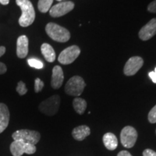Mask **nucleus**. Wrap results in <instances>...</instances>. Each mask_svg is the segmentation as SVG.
<instances>
[{
    "label": "nucleus",
    "mask_w": 156,
    "mask_h": 156,
    "mask_svg": "<svg viewBox=\"0 0 156 156\" xmlns=\"http://www.w3.org/2000/svg\"><path fill=\"white\" fill-rule=\"evenodd\" d=\"M17 6L20 7L22 15L19 18L21 27H28L32 25L36 18V12L30 0H16Z\"/></svg>",
    "instance_id": "obj_1"
},
{
    "label": "nucleus",
    "mask_w": 156,
    "mask_h": 156,
    "mask_svg": "<svg viewBox=\"0 0 156 156\" xmlns=\"http://www.w3.org/2000/svg\"><path fill=\"white\" fill-rule=\"evenodd\" d=\"M46 32L51 38L56 42L65 43L70 38V33L67 29L54 23L46 25Z\"/></svg>",
    "instance_id": "obj_2"
},
{
    "label": "nucleus",
    "mask_w": 156,
    "mask_h": 156,
    "mask_svg": "<svg viewBox=\"0 0 156 156\" xmlns=\"http://www.w3.org/2000/svg\"><path fill=\"white\" fill-rule=\"evenodd\" d=\"M85 86L86 84L83 78L80 76H74L67 81L64 87V90L69 95L79 96L83 93Z\"/></svg>",
    "instance_id": "obj_3"
},
{
    "label": "nucleus",
    "mask_w": 156,
    "mask_h": 156,
    "mask_svg": "<svg viewBox=\"0 0 156 156\" xmlns=\"http://www.w3.org/2000/svg\"><path fill=\"white\" fill-rule=\"evenodd\" d=\"M60 106V97L54 95L43 101L39 105V110L47 116H54L58 112Z\"/></svg>",
    "instance_id": "obj_4"
},
{
    "label": "nucleus",
    "mask_w": 156,
    "mask_h": 156,
    "mask_svg": "<svg viewBox=\"0 0 156 156\" xmlns=\"http://www.w3.org/2000/svg\"><path fill=\"white\" fill-rule=\"evenodd\" d=\"M12 136L14 140H22L26 143L34 145H36L41 139V134L38 132L30 129L17 130L12 134Z\"/></svg>",
    "instance_id": "obj_5"
},
{
    "label": "nucleus",
    "mask_w": 156,
    "mask_h": 156,
    "mask_svg": "<svg viewBox=\"0 0 156 156\" xmlns=\"http://www.w3.org/2000/svg\"><path fill=\"white\" fill-rule=\"evenodd\" d=\"M9 149L13 156H22L24 153L31 155L36 152V145L26 143L22 140H14L11 143Z\"/></svg>",
    "instance_id": "obj_6"
},
{
    "label": "nucleus",
    "mask_w": 156,
    "mask_h": 156,
    "mask_svg": "<svg viewBox=\"0 0 156 156\" xmlns=\"http://www.w3.org/2000/svg\"><path fill=\"white\" fill-rule=\"evenodd\" d=\"M137 136V132L135 129L131 126H126L123 128L121 132V142L124 147L131 148L136 143Z\"/></svg>",
    "instance_id": "obj_7"
},
{
    "label": "nucleus",
    "mask_w": 156,
    "mask_h": 156,
    "mask_svg": "<svg viewBox=\"0 0 156 156\" xmlns=\"http://www.w3.org/2000/svg\"><path fill=\"white\" fill-rule=\"evenodd\" d=\"M80 48L77 46H71L62 51L58 57V61L62 64H72L79 56Z\"/></svg>",
    "instance_id": "obj_8"
},
{
    "label": "nucleus",
    "mask_w": 156,
    "mask_h": 156,
    "mask_svg": "<svg viewBox=\"0 0 156 156\" xmlns=\"http://www.w3.org/2000/svg\"><path fill=\"white\" fill-rule=\"evenodd\" d=\"M74 7L75 4L73 2H62L51 7L49 14L53 17H62L71 12Z\"/></svg>",
    "instance_id": "obj_9"
},
{
    "label": "nucleus",
    "mask_w": 156,
    "mask_h": 156,
    "mask_svg": "<svg viewBox=\"0 0 156 156\" xmlns=\"http://www.w3.org/2000/svg\"><path fill=\"white\" fill-rule=\"evenodd\" d=\"M143 59L140 56H133L129 58L124 68V73L126 76H132L137 73L143 65Z\"/></svg>",
    "instance_id": "obj_10"
},
{
    "label": "nucleus",
    "mask_w": 156,
    "mask_h": 156,
    "mask_svg": "<svg viewBox=\"0 0 156 156\" xmlns=\"http://www.w3.org/2000/svg\"><path fill=\"white\" fill-rule=\"evenodd\" d=\"M156 34V18L152 19L140 29L139 37L142 41H147Z\"/></svg>",
    "instance_id": "obj_11"
},
{
    "label": "nucleus",
    "mask_w": 156,
    "mask_h": 156,
    "mask_svg": "<svg viewBox=\"0 0 156 156\" xmlns=\"http://www.w3.org/2000/svg\"><path fill=\"white\" fill-rule=\"evenodd\" d=\"M64 73L62 67L59 66H55L52 70L51 80V85L54 89H58L63 84Z\"/></svg>",
    "instance_id": "obj_12"
},
{
    "label": "nucleus",
    "mask_w": 156,
    "mask_h": 156,
    "mask_svg": "<svg viewBox=\"0 0 156 156\" xmlns=\"http://www.w3.org/2000/svg\"><path fill=\"white\" fill-rule=\"evenodd\" d=\"M17 56L20 58L26 57L28 54V38L25 35L20 36L17 40Z\"/></svg>",
    "instance_id": "obj_13"
},
{
    "label": "nucleus",
    "mask_w": 156,
    "mask_h": 156,
    "mask_svg": "<svg viewBox=\"0 0 156 156\" xmlns=\"http://www.w3.org/2000/svg\"><path fill=\"white\" fill-rule=\"evenodd\" d=\"M9 111L5 103H0V134L6 129L9 122Z\"/></svg>",
    "instance_id": "obj_14"
},
{
    "label": "nucleus",
    "mask_w": 156,
    "mask_h": 156,
    "mask_svg": "<svg viewBox=\"0 0 156 156\" xmlns=\"http://www.w3.org/2000/svg\"><path fill=\"white\" fill-rule=\"evenodd\" d=\"M90 134V129L86 125L77 126L73 130L72 134L73 138L77 141H83Z\"/></svg>",
    "instance_id": "obj_15"
},
{
    "label": "nucleus",
    "mask_w": 156,
    "mask_h": 156,
    "mask_svg": "<svg viewBox=\"0 0 156 156\" xmlns=\"http://www.w3.org/2000/svg\"><path fill=\"white\" fill-rule=\"evenodd\" d=\"M104 146L109 151H114L118 147V140L114 134L112 132L106 133L103 136Z\"/></svg>",
    "instance_id": "obj_16"
},
{
    "label": "nucleus",
    "mask_w": 156,
    "mask_h": 156,
    "mask_svg": "<svg viewBox=\"0 0 156 156\" xmlns=\"http://www.w3.org/2000/svg\"><path fill=\"white\" fill-rule=\"evenodd\" d=\"M41 53L45 59L48 62H54L56 59V53L53 47L48 44H43L41 47Z\"/></svg>",
    "instance_id": "obj_17"
},
{
    "label": "nucleus",
    "mask_w": 156,
    "mask_h": 156,
    "mask_svg": "<svg viewBox=\"0 0 156 156\" xmlns=\"http://www.w3.org/2000/svg\"><path fill=\"white\" fill-rule=\"evenodd\" d=\"M73 107L75 112L79 114H83L87 108V102L81 98H75L73 100Z\"/></svg>",
    "instance_id": "obj_18"
},
{
    "label": "nucleus",
    "mask_w": 156,
    "mask_h": 156,
    "mask_svg": "<svg viewBox=\"0 0 156 156\" xmlns=\"http://www.w3.org/2000/svg\"><path fill=\"white\" fill-rule=\"evenodd\" d=\"M54 0H38V8L43 13L47 12L50 10Z\"/></svg>",
    "instance_id": "obj_19"
},
{
    "label": "nucleus",
    "mask_w": 156,
    "mask_h": 156,
    "mask_svg": "<svg viewBox=\"0 0 156 156\" xmlns=\"http://www.w3.org/2000/svg\"><path fill=\"white\" fill-rule=\"evenodd\" d=\"M28 64L31 67L36 68V69H42L44 67V64L41 61L35 58H31L28 59Z\"/></svg>",
    "instance_id": "obj_20"
},
{
    "label": "nucleus",
    "mask_w": 156,
    "mask_h": 156,
    "mask_svg": "<svg viewBox=\"0 0 156 156\" xmlns=\"http://www.w3.org/2000/svg\"><path fill=\"white\" fill-rule=\"evenodd\" d=\"M16 91L20 95H23L26 94L28 92V89H27L26 86H25V84L23 83V81H20L17 83V87H16Z\"/></svg>",
    "instance_id": "obj_21"
},
{
    "label": "nucleus",
    "mask_w": 156,
    "mask_h": 156,
    "mask_svg": "<svg viewBox=\"0 0 156 156\" xmlns=\"http://www.w3.org/2000/svg\"><path fill=\"white\" fill-rule=\"evenodd\" d=\"M44 83L42 80H41V79L39 78H36L35 80V85H34V90L36 93H39L42 90V89L44 88Z\"/></svg>",
    "instance_id": "obj_22"
},
{
    "label": "nucleus",
    "mask_w": 156,
    "mask_h": 156,
    "mask_svg": "<svg viewBox=\"0 0 156 156\" xmlns=\"http://www.w3.org/2000/svg\"><path fill=\"white\" fill-rule=\"evenodd\" d=\"M148 120L152 124L156 123V105L151 109L148 114Z\"/></svg>",
    "instance_id": "obj_23"
},
{
    "label": "nucleus",
    "mask_w": 156,
    "mask_h": 156,
    "mask_svg": "<svg viewBox=\"0 0 156 156\" xmlns=\"http://www.w3.org/2000/svg\"><path fill=\"white\" fill-rule=\"evenodd\" d=\"M148 11L153 13H156V0L152 2L148 5L147 7Z\"/></svg>",
    "instance_id": "obj_24"
},
{
    "label": "nucleus",
    "mask_w": 156,
    "mask_h": 156,
    "mask_svg": "<svg viewBox=\"0 0 156 156\" xmlns=\"http://www.w3.org/2000/svg\"><path fill=\"white\" fill-rule=\"evenodd\" d=\"M143 156H156V152L151 149H146L142 153Z\"/></svg>",
    "instance_id": "obj_25"
},
{
    "label": "nucleus",
    "mask_w": 156,
    "mask_h": 156,
    "mask_svg": "<svg viewBox=\"0 0 156 156\" xmlns=\"http://www.w3.org/2000/svg\"><path fill=\"white\" fill-rule=\"evenodd\" d=\"M7 67L2 62H0V75H3V74L6 73L7 72Z\"/></svg>",
    "instance_id": "obj_26"
},
{
    "label": "nucleus",
    "mask_w": 156,
    "mask_h": 156,
    "mask_svg": "<svg viewBox=\"0 0 156 156\" xmlns=\"http://www.w3.org/2000/svg\"><path fill=\"white\" fill-rule=\"evenodd\" d=\"M149 77H151L152 81H153L154 83H156V73L155 72H151V73H149Z\"/></svg>",
    "instance_id": "obj_27"
},
{
    "label": "nucleus",
    "mask_w": 156,
    "mask_h": 156,
    "mask_svg": "<svg viewBox=\"0 0 156 156\" xmlns=\"http://www.w3.org/2000/svg\"><path fill=\"white\" fill-rule=\"evenodd\" d=\"M117 156H132L131 154L126 151H122L118 153Z\"/></svg>",
    "instance_id": "obj_28"
},
{
    "label": "nucleus",
    "mask_w": 156,
    "mask_h": 156,
    "mask_svg": "<svg viewBox=\"0 0 156 156\" xmlns=\"http://www.w3.org/2000/svg\"><path fill=\"white\" fill-rule=\"evenodd\" d=\"M6 51V48L5 46H0V57L2 56L5 54Z\"/></svg>",
    "instance_id": "obj_29"
},
{
    "label": "nucleus",
    "mask_w": 156,
    "mask_h": 156,
    "mask_svg": "<svg viewBox=\"0 0 156 156\" xmlns=\"http://www.w3.org/2000/svg\"><path fill=\"white\" fill-rule=\"evenodd\" d=\"M9 2V0H0V3L3 5H7Z\"/></svg>",
    "instance_id": "obj_30"
},
{
    "label": "nucleus",
    "mask_w": 156,
    "mask_h": 156,
    "mask_svg": "<svg viewBox=\"0 0 156 156\" xmlns=\"http://www.w3.org/2000/svg\"><path fill=\"white\" fill-rule=\"evenodd\" d=\"M56 1H58V2H61V1H63V0H56Z\"/></svg>",
    "instance_id": "obj_31"
},
{
    "label": "nucleus",
    "mask_w": 156,
    "mask_h": 156,
    "mask_svg": "<svg viewBox=\"0 0 156 156\" xmlns=\"http://www.w3.org/2000/svg\"><path fill=\"white\" fill-rule=\"evenodd\" d=\"M155 73H156V67H155Z\"/></svg>",
    "instance_id": "obj_32"
}]
</instances>
